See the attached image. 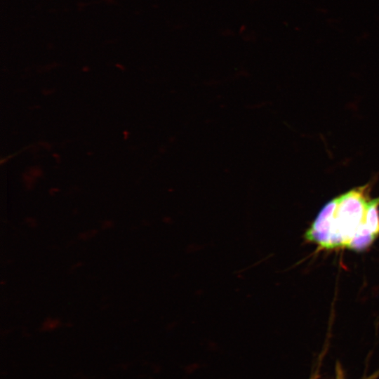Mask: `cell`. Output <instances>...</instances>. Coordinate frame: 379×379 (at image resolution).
<instances>
[{"label":"cell","mask_w":379,"mask_h":379,"mask_svg":"<svg viewBox=\"0 0 379 379\" xmlns=\"http://www.w3.org/2000/svg\"><path fill=\"white\" fill-rule=\"evenodd\" d=\"M379 237V197L370 199L368 185L328 201L305 232L320 250L361 252Z\"/></svg>","instance_id":"cell-1"},{"label":"cell","mask_w":379,"mask_h":379,"mask_svg":"<svg viewBox=\"0 0 379 379\" xmlns=\"http://www.w3.org/2000/svg\"><path fill=\"white\" fill-rule=\"evenodd\" d=\"M338 379H340V378H338Z\"/></svg>","instance_id":"cell-2"}]
</instances>
